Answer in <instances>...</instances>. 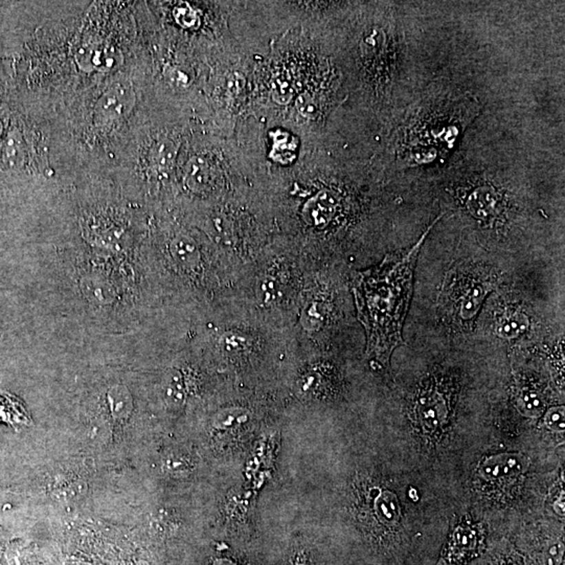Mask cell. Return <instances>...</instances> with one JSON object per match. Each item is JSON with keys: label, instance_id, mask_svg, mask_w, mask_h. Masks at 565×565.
I'll return each instance as SVG.
<instances>
[{"label": "cell", "instance_id": "6da1fadb", "mask_svg": "<svg viewBox=\"0 0 565 565\" xmlns=\"http://www.w3.org/2000/svg\"><path fill=\"white\" fill-rule=\"evenodd\" d=\"M440 218L409 250L387 255L381 264L354 277V297L358 319L367 333V353L381 365L389 363L394 350L403 341L402 328L409 309L418 255L430 229Z\"/></svg>", "mask_w": 565, "mask_h": 565}, {"label": "cell", "instance_id": "3957f363", "mask_svg": "<svg viewBox=\"0 0 565 565\" xmlns=\"http://www.w3.org/2000/svg\"><path fill=\"white\" fill-rule=\"evenodd\" d=\"M384 28L373 24L361 34L358 53L363 76L376 92L387 85L391 67V40Z\"/></svg>", "mask_w": 565, "mask_h": 565}, {"label": "cell", "instance_id": "2e32d148", "mask_svg": "<svg viewBox=\"0 0 565 565\" xmlns=\"http://www.w3.org/2000/svg\"><path fill=\"white\" fill-rule=\"evenodd\" d=\"M220 343L226 351L236 352L244 349L247 341L240 334L229 333L223 335Z\"/></svg>", "mask_w": 565, "mask_h": 565}, {"label": "cell", "instance_id": "9a60e30c", "mask_svg": "<svg viewBox=\"0 0 565 565\" xmlns=\"http://www.w3.org/2000/svg\"><path fill=\"white\" fill-rule=\"evenodd\" d=\"M544 422L553 431H564V407L557 406V407L551 408L546 413Z\"/></svg>", "mask_w": 565, "mask_h": 565}, {"label": "cell", "instance_id": "8fae6325", "mask_svg": "<svg viewBox=\"0 0 565 565\" xmlns=\"http://www.w3.org/2000/svg\"><path fill=\"white\" fill-rule=\"evenodd\" d=\"M171 248L175 258L186 266L191 267L198 264V249L194 241L189 237H176L171 245Z\"/></svg>", "mask_w": 565, "mask_h": 565}, {"label": "cell", "instance_id": "5bb4252c", "mask_svg": "<svg viewBox=\"0 0 565 565\" xmlns=\"http://www.w3.org/2000/svg\"><path fill=\"white\" fill-rule=\"evenodd\" d=\"M476 538V534L474 531L458 528L454 533V552L460 551V553H466L467 551L473 550Z\"/></svg>", "mask_w": 565, "mask_h": 565}, {"label": "cell", "instance_id": "5b68a950", "mask_svg": "<svg viewBox=\"0 0 565 565\" xmlns=\"http://www.w3.org/2000/svg\"><path fill=\"white\" fill-rule=\"evenodd\" d=\"M348 203L347 195L339 186H321L303 203L301 219L317 231L331 228L345 219Z\"/></svg>", "mask_w": 565, "mask_h": 565}, {"label": "cell", "instance_id": "4fadbf2b", "mask_svg": "<svg viewBox=\"0 0 565 565\" xmlns=\"http://www.w3.org/2000/svg\"><path fill=\"white\" fill-rule=\"evenodd\" d=\"M112 413L118 417H127L131 410V400L127 392L114 390L109 395Z\"/></svg>", "mask_w": 565, "mask_h": 565}, {"label": "cell", "instance_id": "52a82bcc", "mask_svg": "<svg viewBox=\"0 0 565 565\" xmlns=\"http://www.w3.org/2000/svg\"><path fill=\"white\" fill-rule=\"evenodd\" d=\"M531 321L520 305H506L496 311L494 332L504 341H520L528 335Z\"/></svg>", "mask_w": 565, "mask_h": 565}, {"label": "cell", "instance_id": "ba28073f", "mask_svg": "<svg viewBox=\"0 0 565 565\" xmlns=\"http://www.w3.org/2000/svg\"><path fill=\"white\" fill-rule=\"evenodd\" d=\"M179 145V140L172 134H160L153 140L148 151L151 170L160 174L170 173L178 160Z\"/></svg>", "mask_w": 565, "mask_h": 565}, {"label": "cell", "instance_id": "7c38bea8", "mask_svg": "<svg viewBox=\"0 0 565 565\" xmlns=\"http://www.w3.org/2000/svg\"><path fill=\"white\" fill-rule=\"evenodd\" d=\"M377 511L379 515L387 522H397L400 518V509L396 496L387 492L380 496L377 502Z\"/></svg>", "mask_w": 565, "mask_h": 565}, {"label": "cell", "instance_id": "30bf717a", "mask_svg": "<svg viewBox=\"0 0 565 565\" xmlns=\"http://www.w3.org/2000/svg\"><path fill=\"white\" fill-rule=\"evenodd\" d=\"M520 469L522 467L518 458L513 456H500L491 458V460L484 466V474L494 478L514 476L520 472Z\"/></svg>", "mask_w": 565, "mask_h": 565}, {"label": "cell", "instance_id": "277c9868", "mask_svg": "<svg viewBox=\"0 0 565 565\" xmlns=\"http://www.w3.org/2000/svg\"><path fill=\"white\" fill-rule=\"evenodd\" d=\"M458 196L462 208L480 226L493 228L506 222L508 202L504 192L498 186L488 182H478L466 188Z\"/></svg>", "mask_w": 565, "mask_h": 565}, {"label": "cell", "instance_id": "9c48e42d", "mask_svg": "<svg viewBox=\"0 0 565 565\" xmlns=\"http://www.w3.org/2000/svg\"><path fill=\"white\" fill-rule=\"evenodd\" d=\"M417 412L426 427L436 428L445 419L447 404L439 391L432 390L418 400Z\"/></svg>", "mask_w": 565, "mask_h": 565}, {"label": "cell", "instance_id": "7a4b0ae2", "mask_svg": "<svg viewBox=\"0 0 565 565\" xmlns=\"http://www.w3.org/2000/svg\"><path fill=\"white\" fill-rule=\"evenodd\" d=\"M450 277L443 288L445 319L458 328L469 329L488 295L498 286V277L489 269H464Z\"/></svg>", "mask_w": 565, "mask_h": 565}, {"label": "cell", "instance_id": "e0dca14e", "mask_svg": "<svg viewBox=\"0 0 565 565\" xmlns=\"http://www.w3.org/2000/svg\"><path fill=\"white\" fill-rule=\"evenodd\" d=\"M218 565H234V564H231V563L225 562V561H224V562L219 563Z\"/></svg>", "mask_w": 565, "mask_h": 565}, {"label": "cell", "instance_id": "8992f818", "mask_svg": "<svg viewBox=\"0 0 565 565\" xmlns=\"http://www.w3.org/2000/svg\"><path fill=\"white\" fill-rule=\"evenodd\" d=\"M134 87L127 82H116L98 98L94 109L96 126L107 128L129 116L136 106Z\"/></svg>", "mask_w": 565, "mask_h": 565}]
</instances>
